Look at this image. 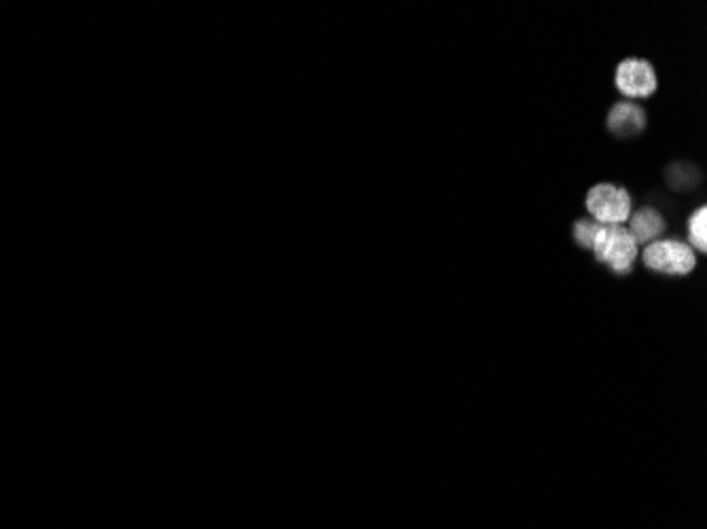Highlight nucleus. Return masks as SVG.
<instances>
[{
    "instance_id": "obj_2",
    "label": "nucleus",
    "mask_w": 707,
    "mask_h": 529,
    "mask_svg": "<svg viewBox=\"0 0 707 529\" xmlns=\"http://www.w3.org/2000/svg\"><path fill=\"white\" fill-rule=\"evenodd\" d=\"M644 265L652 271L665 273V276H688L697 267V259H694V251L688 243L663 240L646 246Z\"/></svg>"
},
{
    "instance_id": "obj_5",
    "label": "nucleus",
    "mask_w": 707,
    "mask_h": 529,
    "mask_svg": "<svg viewBox=\"0 0 707 529\" xmlns=\"http://www.w3.org/2000/svg\"><path fill=\"white\" fill-rule=\"evenodd\" d=\"M646 128V115L638 104L621 102L610 110L608 129L619 138H633Z\"/></svg>"
},
{
    "instance_id": "obj_3",
    "label": "nucleus",
    "mask_w": 707,
    "mask_h": 529,
    "mask_svg": "<svg viewBox=\"0 0 707 529\" xmlns=\"http://www.w3.org/2000/svg\"><path fill=\"white\" fill-rule=\"evenodd\" d=\"M587 210L599 225H623L632 216V198L614 184H597L587 195Z\"/></svg>"
},
{
    "instance_id": "obj_4",
    "label": "nucleus",
    "mask_w": 707,
    "mask_h": 529,
    "mask_svg": "<svg viewBox=\"0 0 707 529\" xmlns=\"http://www.w3.org/2000/svg\"><path fill=\"white\" fill-rule=\"evenodd\" d=\"M655 68L646 59H625L616 68V87L627 98H649L657 92Z\"/></svg>"
},
{
    "instance_id": "obj_8",
    "label": "nucleus",
    "mask_w": 707,
    "mask_h": 529,
    "mask_svg": "<svg viewBox=\"0 0 707 529\" xmlns=\"http://www.w3.org/2000/svg\"><path fill=\"white\" fill-rule=\"evenodd\" d=\"M599 229H602V225L596 221H579L574 225V240L579 242L582 248H589L591 251Z\"/></svg>"
},
{
    "instance_id": "obj_6",
    "label": "nucleus",
    "mask_w": 707,
    "mask_h": 529,
    "mask_svg": "<svg viewBox=\"0 0 707 529\" xmlns=\"http://www.w3.org/2000/svg\"><path fill=\"white\" fill-rule=\"evenodd\" d=\"M665 221L655 207H641L632 216V229L629 234L633 235V240L638 243H652L657 242V237L663 234Z\"/></svg>"
},
{
    "instance_id": "obj_1",
    "label": "nucleus",
    "mask_w": 707,
    "mask_h": 529,
    "mask_svg": "<svg viewBox=\"0 0 707 529\" xmlns=\"http://www.w3.org/2000/svg\"><path fill=\"white\" fill-rule=\"evenodd\" d=\"M593 252L599 263H604L616 276H625L632 271L633 260L638 257V242L623 225H602L593 242Z\"/></svg>"
},
{
    "instance_id": "obj_7",
    "label": "nucleus",
    "mask_w": 707,
    "mask_h": 529,
    "mask_svg": "<svg viewBox=\"0 0 707 529\" xmlns=\"http://www.w3.org/2000/svg\"><path fill=\"white\" fill-rule=\"evenodd\" d=\"M707 207L701 206L697 212L693 214L688 221V235H691V243L697 251L705 252L707 248Z\"/></svg>"
}]
</instances>
